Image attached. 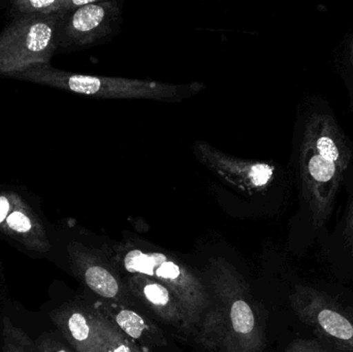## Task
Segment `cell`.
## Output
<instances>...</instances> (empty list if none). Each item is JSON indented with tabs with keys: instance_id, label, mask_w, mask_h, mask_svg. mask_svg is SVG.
Segmentation results:
<instances>
[{
	"instance_id": "1",
	"label": "cell",
	"mask_w": 353,
	"mask_h": 352,
	"mask_svg": "<svg viewBox=\"0 0 353 352\" xmlns=\"http://www.w3.org/2000/svg\"><path fill=\"white\" fill-rule=\"evenodd\" d=\"M352 152L332 114L316 111L306 118L299 165L303 198L315 229L323 227L333 213Z\"/></svg>"
},
{
	"instance_id": "2",
	"label": "cell",
	"mask_w": 353,
	"mask_h": 352,
	"mask_svg": "<svg viewBox=\"0 0 353 352\" xmlns=\"http://www.w3.org/2000/svg\"><path fill=\"white\" fill-rule=\"evenodd\" d=\"M12 79L97 99H147L161 103H179L205 89L201 82L173 84L146 79L76 74L58 70L51 64L19 72Z\"/></svg>"
},
{
	"instance_id": "3",
	"label": "cell",
	"mask_w": 353,
	"mask_h": 352,
	"mask_svg": "<svg viewBox=\"0 0 353 352\" xmlns=\"http://www.w3.org/2000/svg\"><path fill=\"white\" fill-rule=\"evenodd\" d=\"M62 16H23L10 20L0 31V76L12 78L51 64L57 53L56 39Z\"/></svg>"
},
{
	"instance_id": "4",
	"label": "cell",
	"mask_w": 353,
	"mask_h": 352,
	"mask_svg": "<svg viewBox=\"0 0 353 352\" xmlns=\"http://www.w3.org/2000/svg\"><path fill=\"white\" fill-rule=\"evenodd\" d=\"M120 264L130 275L150 277L170 289L195 326L209 306V297L199 278L184 265L159 251L126 250Z\"/></svg>"
},
{
	"instance_id": "5",
	"label": "cell",
	"mask_w": 353,
	"mask_h": 352,
	"mask_svg": "<svg viewBox=\"0 0 353 352\" xmlns=\"http://www.w3.org/2000/svg\"><path fill=\"white\" fill-rule=\"evenodd\" d=\"M122 2L92 0L63 14L58 25L57 53L82 51L110 41L120 31Z\"/></svg>"
},
{
	"instance_id": "6",
	"label": "cell",
	"mask_w": 353,
	"mask_h": 352,
	"mask_svg": "<svg viewBox=\"0 0 353 352\" xmlns=\"http://www.w3.org/2000/svg\"><path fill=\"white\" fill-rule=\"evenodd\" d=\"M290 300L294 313L317 336L341 351L353 352V311L327 293L307 285H296Z\"/></svg>"
},
{
	"instance_id": "7",
	"label": "cell",
	"mask_w": 353,
	"mask_h": 352,
	"mask_svg": "<svg viewBox=\"0 0 353 352\" xmlns=\"http://www.w3.org/2000/svg\"><path fill=\"white\" fill-rule=\"evenodd\" d=\"M216 293L224 305L228 306L225 327V342L241 352H261L265 344L263 335L257 324L256 315L247 300L244 287L239 284L234 274L225 266L214 262L212 274Z\"/></svg>"
},
{
	"instance_id": "8",
	"label": "cell",
	"mask_w": 353,
	"mask_h": 352,
	"mask_svg": "<svg viewBox=\"0 0 353 352\" xmlns=\"http://www.w3.org/2000/svg\"><path fill=\"white\" fill-rule=\"evenodd\" d=\"M197 159L220 180L247 194H263L280 179L279 167L270 161L239 158L203 141L194 144Z\"/></svg>"
},
{
	"instance_id": "9",
	"label": "cell",
	"mask_w": 353,
	"mask_h": 352,
	"mask_svg": "<svg viewBox=\"0 0 353 352\" xmlns=\"http://www.w3.org/2000/svg\"><path fill=\"white\" fill-rule=\"evenodd\" d=\"M50 318L77 352H107L115 324L99 310L64 304Z\"/></svg>"
},
{
	"instance_id": "10",
	"label": "cell",
	"mask_w": 353,
	"mask_h": 352,
	"mask_svg": "<svg viewBox=\"0 0 353 352\" xmlns=\"http://www.w3.org/2000/svg\"><path fill=\"white\" fill-rule=\"evenodd\" d=\"M0 233L29 251L47 253L49 238L39 217L16 192L0 191Z\"/></svg>"
},
{
	"instance_id": "11",
	"label": "cell",
	"mask_w": 353,
	"mask_h": 352,
	"mask_svg": "<svg viewBox=\"0 0 353 352\" xmlns=\"http://www.w3.org/2000/svg\"><path fill=\"white\" fill-rule=\"evenodd\" d=\"M128 289L163 322L183 332L192 330V324L178 299L165 285L150 277L132 275L128 279Z\"/></svg>"
},
{
	"instance_id": "12",
	"label": "cell",
	"mask_w": 353,
	"mask_h": 352,
	"mask_svg": "<svg viewBox=\"0 0 353 352\" xmlns=\"http://www.w3.org/2000/svg\"><path fill=\"white\" fill-rule=\"evenodd\" d=\"M68 256L72 270L83 279L95 295L105 300H120L123 289L119 279L90 250L80 244L68 246Z\"/></svg>"
},
{
	"instance_id": "13",
	"label": "cell",
	"mask_w": 353,
	"mask_h": 352,
	"mask_svg": "<svg viewBox=\"0 0 353 352\" xmlns=\"http://www.w3.org/2000/svg\"><path fill=\"white\" fill-rule=\"evenodd\" d=\"M92 0H14L8 1L6 16L10 20L23 16H62Z\"/></svg>"
},
{
	"instance_id": "14",
	"label": "cell",
	"mask_w": 353,
	"mask_h": 352,
	"mask_svg": "<svg viewBox=\"0 0 353 352\" xmlns=\"http://www.w3.org/2000/svg\"><path fill=\"white\" fill-rule=\"evenodd\" d=\"M111 318L119 330L134 342L141 341L150 345L163 342V333L134 310L119 308L112 312Z\"/></svg>"
},
{
	"instance_id": "15",
	"label": "cell",
	"mask_w": 353,
	"mask_h": 352,
	"mask_svg": "<svg viewBox=\"0 0 353 352\" xmlns=\"http://www.w3.org/2000/svg\"><path fill=\"white\" fill-rule=\"evenodd\" d=\"M2 328V351L39 352L34 341L22 329L14 326L8 318L3 320Z\"/></svg>"
},
{
	"instance_id": "16",
	"label": "cell",
	"mask_w": 353,
	"mask_h": 352,
	"mask_svg": "<svg viewBox=\"0 0 353 352\" xmlns=\"http://www.w3.org/2000/svg\"><path fill=\"white\" fill-rule=\"evenodd\" d=\"M107 352H143V351H141L134 344V341L124 335L115 324V328L110 337Z\"/></svg>"
},
{
	"instance_id": "17",
	"label": "cell",
	"mask_w": 353,
	"mask_h": 352,
	"mask_svg": "<svg viewBox=\"0 0 353 352\" xmlns=\"http://www.w3.org/2000/svg\"><path fill=\"white\" fill-rule=\"evenodd\" d=\"M39 352H74L51 334H43L34 341Z\"/></svg>"
},
{
	"instance_id": "18",
	"label": "cell",
	"mask_w": 353,
	"mask_h": 352,
	"mask_svg": "<svg viewBox=\"0 0 353 352\" xmlns=\"http://www.w3.org/2000/svg\"><path fill=\"white\" fill-rule=\"evenodd\" d=\"M284 352H333L323 347L321 343L314 340L296 339L292 341Z\"/></svg>"
},
{
	"instance_id": "19",
	"label": "cell",
	"mask_w": 353,
	"mask_h": 352,
	"mask_svg": "<svg viewBox=\"0 0 353 352\" xmlns=\"http://www.w3.org/2000/svg\"><path fill=\"white\" fill-rule=\"evenodd\" d=\"M346 246L353 253V200L346 214L345 227L343 231Z\"/></svg>"
},
{
	"instance_id": "20",
	"label": "cell",
	"mask_w": 353,
	"mask_h": 352,
	"mask_svg": "<svg viewBox=\"0 0 353 352\" xmlns=\"http://www.w3.org/2000/svg\"><path fill=\"white\" fill-rule=\"evenodd\" d=\"M350 51H348V58H350V64L353 66V37L350 43Z\"/></svg>"
},
{
	"instance_id": "21",
	"label": "cell",
	"mask_w": 353,
	"mask_h": 352,
	"mask_svg": "<svg viewBox=\"0 0 353 352\" xmlns=\"http://www.w3.org/2000/svg\"><path fill=\"white\" fill-rule=\"evenodd\" d=\"M8 1H0V10H6Z\"/></svg>"
}]
</instances>
